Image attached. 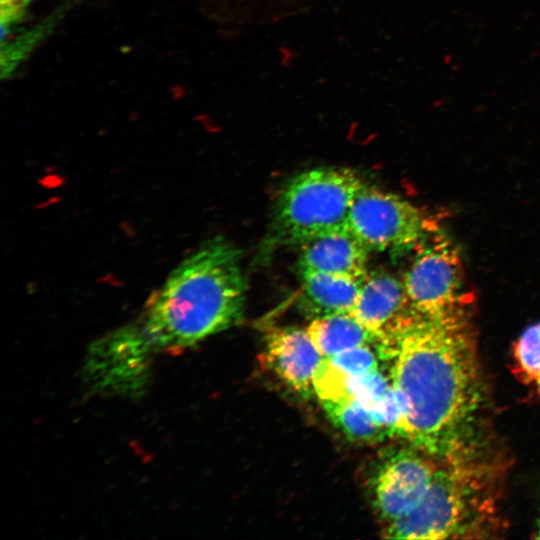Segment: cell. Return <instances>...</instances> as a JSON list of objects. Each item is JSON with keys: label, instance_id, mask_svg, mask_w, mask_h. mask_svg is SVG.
<instances>
[{"label": "cell", "instance_id": "ac0fdd59", "mask_svg": "<svg viewBox=\"0 0 540 540\" xmlns=\"http://www.w3.org/2000/svg\"><path fill=\"white\" fill-rule=\"evenodd\" d=\"M34 0H0L1 39L11 35L24 23Z\"/></svg>", "mask_w": 540, "mask_h": 540}, {"label": "cell", "instance_id": "277c9868", "mask_svg": "<svg viewBox=\"0 0 540 540\" xmlns=\"http://www.w3.org/2000/svg\"><path fill=\"white\" fill-rule=\"evenodd\" d=\"M364 185L347 168L319 167L293 176L277 196L266 244L302 246L348 229L351 206Z\"/></svg>", "mask_w": 540, "mask_h": 540}, {"label": "cell", "instance_id": "52a82bcc", "mask_svg": "<svg viewBox=\"0 0 540 540\" xmlns=\"http://www.w3.org/2000/svg\"><path fill=\"white\" fill-rule=\"evenodd\" d=\"M440 459L413 445L392 450L381 459L371 490L373 505L387 524L418 506L432 484Z\"/></svg>", "mask_w": 540, "mask_h": 540}, {"label": "cell", "instance_id": "5b68a950", "mask_svg": "<svg viewBox=\"0 0 540 540\" xmlns=\"http://www.w3.org/2000/svg\"><path fill=\"white\" fill-rule=\"evenodd\" d=\"M435 220L405 199L364 185L350 209L348 230L369 251L419 246L438 230Z\"/></svg>", "mask_w": 540, "mask_h": 540}, {"label": "cell", "instance_id": "4fadbf2b", "mask_svg": "<svg viewBox=\"0 0 540 540\" xmlns=\"http://www.w3.org/2000/svg\"><path fill=\"white\" fill-rule=\"evenodd\" d=\"M320 403L330 422L353 441L376 443L388 436L370 411L351 397Z\"/></svg>", "mask_w": 540, "mask_h": 540}, {"label": "cell", "instance_id": "d6986e66", "mask_svg": "<svg viewBox=\"0 0 540 540\" xmlns=\"http://www.w3.org/2000/svg\"><path fill=\"white\" fill-rule=\"evenodd\" d=\"M536 538L540 539V518H539V521H538V526H537V536Z\"/></svg>", "mask_w": 540, "mask_h": 540}, {"label": "cell", "instance_id": "7a4b0ae2", "mask_svg": "<svg viewBox=\"0 0 540 540\" xmlns=\"http://www.w3.org/2000/svg\"><path fill=\"white\" fill-rule=\"evenodd\" d=\"M241 251L223 237L202 243L169 273L133 321L112 331L123 352L150 370L152 356L176 354L243 318L247 283Z\"/></svg>", "mask_w": 540, "mask_h": 540}, {"label": "cell", "instance_id": "2e32d148", "mask_svg": "<svg viewBox=\"0 0 540 540\" xmlns=\"http://www.w3.org/2000/svg\"><path fill=\"white\" fill-rule=\"evenodd\" d=\"M333 367L349 377L378 369V357L371 344L360 345L325 358Z\"/></svg>", "mask_w": 540, "mask_h": 540}, {"label": "cell", "instance_id": "9c48e42d", "mask_svg": "<svg viewBox=\"0 0 540 540\" xmlns=\"http://www.w3.org/2000/svg\"><path fill=\"white\" fill-rule=\"evenodd\" d=\"M413 312L403 281L386 271L374 270L362 282L349 313L372 331L379 342Z\"/></svg>", "mask_w": 540, "mask_h": 540}, {"label": "cell", "instance_id": "8fae6325", "mask_svg": "<svg viewBox=\"0 0 540 540\" xmlns=\"http://www.w3.org/2000/svg\"><path fill=\"white\" fill-rule=\"evenodd\" d=\"M302 285L298 307L312 319L341 313H349L358 297L360 281L325 273L300 275Z\"/></svg>", "mask_w": 540, "mask_h": 540}, {"label": "cell", "instance_id": "7c38bea8", "mask_svg": "<svg viewBox=\"0 0 540 540\" xmlns=\"http://www.w3.org/2000/svg\"><path fill=\"white\" fill-rule=\"evenodd\" d=\"M306 331L324 358L360 345L377 343L376 335L350 313L312 319Z\"/></svg>", "mask_w": 540, "mask_h": 540}, {"label": "cell", "instance_id": "5bb4252c", "mask_svg": "<svg viewBox=\"0 0 540 540\" xmlns=\"http://www.w3.org/2000/svg\"><path fill=\"white\" fill-rule=\"evenodd\" d=\"M513 357L521 380L540 390V322L520 335L513 346Z\"/></svg>", "mask_w": 540, "mask_h": 540}, {"label": "cell", "instance_id": "9a60e30c", "mask_svg": "<svg viewBox=\"0 0 540 540\" xmlns=\"http://www.w3.org/2000/svg\"><path fill=\"white\" fill-rule=\"evenodd\" d=\"M306 0H221L224 11L239 21L276 19L297 10Z\"/></svg>", "mask_w": 540, "mask_h": 540}, {"label": "cell", "instance_id": "e0dca14e", "mask_svg": "<svg viewBox=\"0 0 540 540\" xmlns=\"http://www.w3.org/2000/svg\"><path fill=\"white\" fill-rule=\"evenodd\" d=\"M391 385V380L377 369L364 375L350 377L348 395L370 410L384 397Z\"/></svg>", "mask_w": 540, "mask_h": 540}, {"label": "cell", "instance_id": "ba28073f", "mask_svg": "<svg viewBox=\"0 0 540 540\" xmlns=\"http://www.w3.org/2000/svg\"><path fill=\"white\" fill-rule=\"evenodd\" d=\"M323 358L306 330L273 328L266 336L263 363L303 398L314 393L313 378Z\"/></svg>", "mask_w": 540, "mask_h": 540}, {"label": "cell", "instance_id": "6da1fadb", "mask_svg": "<svg viewBox=\"0 0 540 540\" xmlns=\"http://www.w3.org/2000/svg\"><path fill=\"white\" fill-rule=\"evenodd\" d=\"M377 349L391 360V383L408 405L394 436L438 458L473 448L482 383L466 309L414 312Z\"/></svg>", "mask_w": 540, "mask_h": 540}, {"label": "cell", "instance_id": "30bf717a", "mask_svg": "<svg viewBox=\"0 0 540 540\" xmlns=\"http://www.w3.org/2000/svg\"><path fill=\"white\" fill-rule=\"evenodd\" d=\"M369 250L348 230L318 237L301 246L297 270L325 273L362 282L368 275Z\"/></svg>", "mask_w": 540, "mask_h": 540}, {"label": "cell", "instance_id": "3957f363", "mask_svg": "<svg viewBox=\"0 0 540 540\" xmlns=\"http://www.w3.org/2000/svg\"><path fill=\"white\" fill-rule=\"evenodd\" d=\"M472 450L441 458L422 501L407 515L388 523L385 537L436 540L484 532L493 500L487 473L472 462Z\"/></svg>", "mask_w": 540, "mask_h": 540}, {"label": "cell", "instance_id": "8992f818", "mask_svg": "<svg viewBox=\"0 0 540 540\" xmlns=\"http://www.w3.org/2000/svg\"><path fill=\"white\" fill-rule=\"evenodd\" d=\"M402 281L412 310L423 316L466 309L469 301L459 253L439 229L420 244Z\"/></svg>", "mask_w": 540, "mask_h": 540}]
</instances>
